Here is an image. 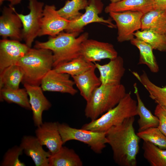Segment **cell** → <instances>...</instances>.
Listing matches in <instances>:
<instances>
[{"mask_svg": "<svg viewBox=\"0 0 166 166\" xmlns=\"http://www.w3.org/2000/svg\"><path fill=\"white\" fill-rule=\"evenodd\" d=\"M137 101L130 92L115 106L95 120L83 125L81 128L93 131L106 132L112 127L122 123L125 119L137 115Z\"/></svg>", "mask_w": 166, "mask_h": 166, "instance_id": "5", "label": "cell"}, {"mask_svg": "<svg viewBox=\"0 0 166 166\" xmlns=\"http://www.w3.org/2000/svg\"><path fill=\"white\" fill-rule=\"evenodd\" d=\"M96 69L94 64L92 68L82 73L71 76L80 94L86 101L94 90L101 84L99 78L95 73Z\"/></svg>", "mask_w": 166, "mask_h": 166, "instance_id": "19", "label": "cell"}, {"mask_svg": "<svg viewBox=\"0 0 166 166\" xmlns=\"http://www.w3.org/2000/svg\"><path fill=\"white\" fill-rule=\"evenodd\" d=\"M78 35L77 33L62 32L56 36H50L46 42L36 41L34 47L52 51L54 68L81 55V44L88 39L89 35L86 32L77 37Z\"/></svg>", "mask_w": 166, "mask_h": 166, "instance_id": "2", "label": "cell"}, {"mask_svg": "<svg viewBox=\"0 0 166 166\" xmlns=\"http://www.w3.org/2000/svg\"><path fill=\"white\" fill-rule=\"evenodd\" d=\"M23 152L19 145H15L9 148L4 154L1 163V166H25L26 164L19 158Z\"/></svg>", "mask_w": 166, "mask_h": 166, "instance_id": "33", "label": "cell"}, {"mask_svg": "<svg viewBox=\"0 0 166 166\" xmlns=\"http://www.w3.org/2000/svg\"><path fill=\"white\" fill-rule=\"evenodd\" d=\"M165 38H166V33L165 34Z\"/></svg>", "mask_w": 166, "mask_h": 166, "instance_id": "38", "label": "cell"}, {"mask_svg": "<svg viewBox=\"0 0 166 166\" xmlns=\"http://www.w3.org/2000/svg\"><path fill=\"white\" fill-rule=\"evenodd\" d=\"M49 166H82V161L72 149L62 146L49 158Z\"/></svg>", "mask_w": 166, "mask_h": 166, "instance_id": "23", "label": "cell"}, {"mask_svg": "<svg viewBox=\"0 0 166 166\" xmlns=\"http://www.w3.org/2000/svg\"><path fill=\"white\" fill-rule=\"evenodd\" d=\"M29 97V102L32 111L33 119L35 126L38 127L42 122V114L51 106V103L44 95L41 87L23 84Z\"/></svg>", "mask_w": 166, "mask_h": 166, "instance_id": "16", "label": "cell"}, {"mask_svg": "<svg viewBox=\"0 0 166 166\" xmlns=\"http://www.w3.org/2000/svg\"><path fill=\"white\" fill-rule=\"evenodd\" d=\"M100 73L101 84L117 85L121 84L125 71L123 58L120 56L110 60L108 63L101 65L94 63Z\"/></svg>", "mask_w": 166, "mask_h": 166, "instance_id": "17", "label": "cell"}, {"mask_svg": "<svg viewBox=\"0 0 166 166\" xmlns=\"http://www.w3.org/2000/svg\"><path fill=\"white\" fill-rule=\"evenodd\" d=\"M133 87L134 93L137 99V115L139 117L138 121V131H142L151 127H158L159 123L158 118L152 114L144 105L140 98L136 83L134 84Z\"/></svg>", "mask_w": 166, "mask_h": 166, "instance_id": "22", "label": "cell"}, {"mask_svg": "<svg viewBox=\"0 0 166 166\" xmlns=\"http://www.w3.org/2000/svg\"><path fill=\"white\" fill-rule=\"evenodd\" d=\"M130 41L131 44L136 46L139 50L140 55L138 64L146 65L152 72H158L159 67L151 46L143 41L135 38Z\"/></svg>", "mask_w": 166, "mask_h": 166, "instance_id": "26", "label": "cell"}, {"mask_svg": "<svg viewBox=\"0 0 166 166\" xmlns=\"http://www.w3.org/2000/svg\"><path fill=\"white\" fill-rule=\"evenodd\" d=\"M81 55L87 61L94 63L103 59H112L118 56L112 44L88 39L81 44Z\"/></svg>", "mask_w": 166, "mask_h": 166, "instance_id": "10", "label": "cell"}, {"mask_svg": "<svg viewBox=\"0 0 166 166\" xmlns=\"http://www.w3.org/2000/svg\"><path fill=\"white\" fill-rule=\"evenodd\" d=\"M134 117L125 119L106 131L108 143L111 146L115 162L121 166H136L139 148V137L133 127Z\"/></svg>", "mask_w": 166, "mask_h": 166, "instance_id": "1", "label": "cell"}, {"mask_svg": "<svg viewBox=\"0 0 166 166\" xmlns=\"http://www.w3.org/2000/svg\"><path fill=\"white\" fill-rule=\"evenodd\" d=\"M143 156L152 166H166V149L160 148L153 144L144 141Z\"/></svg>", "mask_w": 166, "mask_h": 166, "instance_id": "30", "label": "cell"}, {"mask_svg": "<svg viewBox=\"0 0 166 166\" xmlns=\"http://www.w3.org/2000/svg\"><path fill=\"white\" fill-rule=\"evenodd\" d=\"M29 13L24 15L16 13L22 24V35L25 43L31 48L35 38L38 36L40 30L44 3L38 0H29Z\"/></svg>", "mask_w": 166, "mask_h": 166, "instance_id": "7", "label": "cell"}, {"mask_svg": "<svg viewBox=\"0 0 166 166\" xmlns=\"http://www.w3.org/2000/svg\"><path fill=\"white\" fill-rule=\"evenodd\" d=\"M23 76V71L18 65H13L6 68L0 72V89H19Z\"/></svg>", "mask_w": 166, "mask_h": 166, "instance_id": "25", "label": "cell"}, {"mask_svg": "<svg viewBox=\"0 0 166 166\" xmlns=\"http://www.w3.org/2000/svg\"><path fill=\"white\" fill-rule=\"evenodd\" d=\"M58 126L64 144L69 140L79 141L87 144L95 153L100 154L108 143L106 132L77 128L64 123H58Z\"/></svg>", "mask_w": 166, "mask_h": 166, "instance_id": "6", "label": "cell"}, {"mask_svg": "<svg viewBox=\"0 0 166 166\" xmlns=\"http://www.w3.org/2000/svg\"><path fill=\"white\" fill-rule=\"evenodd\" d=\"M30 48L20 41L2 38L0 41V72L6 68L16 64Z\"/></svg>", "mask_w": 166, "mask_h": 166, "instance_id": "14", "label": "cell"}, {"mask_svg": "<svg viewBox=\"0 0 166 166\" xmlns=\"http://www.w3.org/2000/svg\"><path fill=\"white\" fill-rule=\"evenodd\" d=\"M135 38L150 45L153 49L166 52V39L165 34L150 30H138L134 33Z\"/></svg>", "mask_w": 166, "mask_h": 166, "instance_id": "29", "label": "cell"}, {"mask_svg": "<svg viewBox=\"0 0 166 166\" xmlns=\"http://www.w3.org/2000/svg\"><path fill=\"white\" fill-rule=\"evenodd\" d=\"M69 22L58 14L54 5H46L44 8L38 36H56L65 30Z\"/></svg>", "mask_w": 166, "mask_h": 166, "instance_id": "11", "label": "cell"}, {"mask_svg": "<svg viewBox=\"0 0 166 166\" xmlns=\"http://www.w3.org/2000/svg\"><path fill=\"white\" fill-rule=\"evenodd\" d=\"M22 0H0V4L1 5L5 1H7L10 3V5L13 6L20 3Z\"/></svg>", "mask_w": 166, "mask_h": 166, "instance_id": "36", "label": "cell"}, {"mask_svg": "<svg viewBox=\"0 0 166 166\" xmlns=\"http://www.w3.org/2000/svg\"><path fill=\"white\" fill-rule=\"evenodd\" d=\"M111 18L116 22L117 28V41L120 42L130 41L134 33L141 27V19L144 14L138 11L111 12Z\"/></svg>", "mask_w": 166, "mask_h": 166, "instance_id": "8", "label": "cell"}, {"mask_svg": "<svg viewBox=\"0 0 166 166\" xmlns=\"http://www.w3.org/2000/svg\"><path fill=\"white\" fill-rule=\"evenodd\" d=\"M28 94L25 88L0 89V101H5L9 103H14L26 109L31 110Z\"/></svg>", "mask_w": 166, "mask_h": 166, "instance_id": "27", "label": "cell"}, {"mask_svg": "<svg viewBox=\"0 0 166 166\" xmlns=\"http://www.w3.org/2000/svg\"><path fill=\"white\" fill-rule=\"evenodd\" d=\"M132 73L146 89L151 99L157 104L166 107V86L160 87L156 85L144 71L140 75L135 71Z\"/></svg>", "mask_w": 166, "mask_h": 166, "instance_id": "24", "label": "cell"}, {"mask_svg": "<svg viewBox=\"0 0 166 166\" xmlns=\"http://www.w3.org/2000/svg\"><path fill=\"white\" fill-rule=\"evenodd\" d=\"M69 74L57 72L54 69L50 70L42 79L41 84L43 91L58 92L75 95L77 92L74 85L73 80Z\"/></svg>", "mask_w": 166, "mask_h": 166, "instance_id": "13", "label": "cell"}, {"mask_svg": "<svg viewBox=\"0 0 166 166\" xmlns=\"http://www.w3.org/2000/svg\"><path fill=\"white\" fill-rule=\"evenodd\" d=\"M126 93L125 86L121 83L101 84L86 101L85 116L91 121L96 119L117 105Z\"/></svg>", "mask_w": 166, "mask_h": 166, "instance_id": "4", "label": "cell"}, {"mask_svg": "<svg viewBox=\"0 0 166 166\" xmlns=\"http://www.w3.org/2000/svg\"><path fill=\"white\" fill-rule=\"evenodd\" d=\"M20 146L25 154L32 159L36 166H49V158L51 154L43 149L36 136H24Z\"/></svg>", "mask_w": 166, "mask_h": 166, "instance_id": "18", "label": "cell"}, {"mask_svg": "<svg viewBox=\"0 0 166 166\" xmlns=\"http://www.w3.org/2000/svg\"><path fill=\"white\" fill-rule=\"evenodd\" d=\"M94 65L86 60L81 56L69 61L58 65L53 68L57 72L72 76L81 74Z\"/></svg>", "mask_w": 166, "mask_h": 166, "instance_id": "28", "label": "cell"}, {"mask_svg": "<svg viewBox=\"0 0 166 166\" xmlns=\"http://www.w3.org/2000/svg\"><path fill=\"white\" fill-rule=\"evenodd\" d=\"M154 114L159 120L157 127L166 136V107L157 104L154 110Z\"/></svg>", "mask_w": 166, "mask_h": 166, "instance_id": "34", "label": "cell"}, {"mask_svg": "<svg viewBox=\"0 0 166 166\" xmlns=\"http://www.w3.org/2000/svg\"><path fill=\"white\" fill-rule=\"evenodd\" d=\"M141 30H150L159 33H166V9L158 8L143 14Z\"/></svg>", "mask_w": 166, "mask_h": 166, "instance_id": "21", "label": "cell"}, {"mask_svg": "<svg viewBox=\"0 0 166 166\" xmlns=\"http://www.w3.org/2000/svg\"><path fill=\"white\" fill-rule=\"evenodd\" d=\"M136 134L144 141L151 143L160 149H166V136L157 127L149 128Z\"/></svg>", "mask_w": 166, "mask_h": 166, "instance_id": "32", "label": "cell"}, {"mask_svg": "<svg viewBox=\"0 0 166 166\" xmlns=\"http://www.w3.org/2000/svg\"><path fill=\"white\" fill-rule=\"evenodd\" d=\"M158 8L154 0H122L111 3L105 9L106 13L126 11H138L144 14Z\"/></svg>", "mask_w": 166, "mask_h": 166, "instance_id": "20", "label": "cell"}, {"mask_svg": "<svg viewBox=\"0 0 166 166\" xmlns=\"http://www.w3.org/2000/svg\"><path fill=\"white\" fill-rule=\"evenodd\" d=\"M109 0L110 1L111 3H116L117 2H119L122 0Z\"/></svg>", "mask_w": 166, "mask_h": 166, "instance_id": "37", "label": "cell"}, {"mask_svg": "<svg viewBox=\"0 0 166 166\" xmlns=\"http://www.w3.org/2000/svg\"><path fill=\"white\" fill-rule=\"evenodd\" d=\"M22 24L13 6H4L0 17V35L2 38L21 41L23 40Z\"/></svg>", "mask_w": 166, "mask_h": 166, "instance_id": "12", "label": "cell"}, {"mask_svg": "<svg viewBox=\"0 0 166 166\" xmlns=\"http://www.w3.org/2000/svg\"><path fill=\"white\" fill-rule=\"evenodd\" d=\"M88 5L87 0H67L64 6L57 10L62 17L69 21L76 20L83 14L80 10L85 9Z\"/></svg>", "mask_w": 166, "mask_h": 166, "instance_id": "31", "label": "cell"}, {"mask_svg": "<svg viewBox=\"0 0 166 166\" xmlns=\"http://www.w3.org/2000/svg\"><path fill=\"white\" fill-rule=\"evenodd\" d=\"M88 5L85 9V12L78 18L70 21L66 32L79 34L84 27L87 25L93 22L104 23L110 28L116 27V25L111 19H105L99 17L103 10L104 4L101 0H88Z\"/></svg>", "mask_w": 166, "mask_h": 166, "instance_id": "9", "label": "cell"}, {"mask_svg": "<svg viewBox=\"0 0 166 166\" xmlns=\"http://www.w3.org/2000/svg\"><path fill=\"white\" fill-rule=\"evenodd\" d=\"M157 7L166 9V0H154Z\"/></svg>", "mask_w": 166, "mask_h": 166, "instance_id": "35", "label": "cell"}, {"mask_svg": "<svg viewBox=\"0 0 166 166\" xmlns=\"http://www.w3.org/2000/svg\"><path fill=\"white\" fill-rule=\"evenodd\" d=\"M58 122H44L37 127L36 136L41 144L45 146L51 154L58 151L64 144L60 135Z\"/></svg>", "mask_w": 166, "mask_h": 166, "instance_id": "15", "label": "cell"}, {"mask_svg": "<svg viewBox=\"0 0 166 166\" xmlns=\"http://www.w3.org/2000/svg\"><path fill=\"white\" fill-rule=\"evenodd\" d=\"M52 51L43 48H30L17 62L24 73L22 82L34 86L41 85L42 80L53 65Z\"/></svg>", "mask_w": 166, "mask_h": 166, "instance_id": "3", "label": "cell"}]
</instances>
